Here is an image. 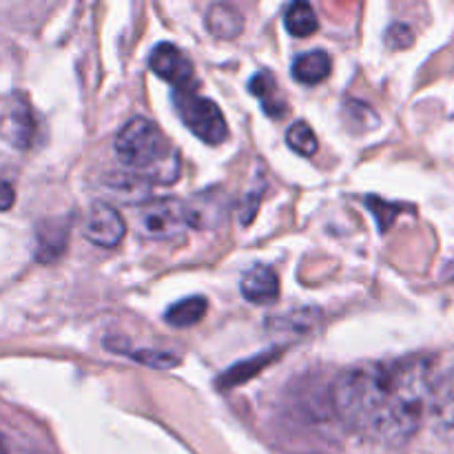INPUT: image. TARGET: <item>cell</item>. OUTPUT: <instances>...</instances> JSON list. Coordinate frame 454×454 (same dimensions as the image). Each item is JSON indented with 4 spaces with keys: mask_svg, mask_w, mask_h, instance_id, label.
Wrapping results in <instances>:
<instances>
[{
    "mask_svg": "<svg viewBox=\"0 0 454 454\" xmlns=\"http://www.w3.org/2000/svg\"><path fill=\"white\" fill-rule=\"evenodd\" d=\"M284 25H286L288 34L295 35V38H309V35H313L319 29L317 13L306 3H293L286 9Z\"/></svg>",
    "mask_w": 454,
    "mask_h": 454,
    "instance_id": "obj_12",
    "label": "cell"
},
{
    "mask_svg": "<svg viewBox=\"0 0 454 454\" xmlns=\"http://www.w3.org/2000/svg\"><path fill=\"white\" fill-rule=\"evenodd\" d=\"M433 417L443 430H454V372L439 377L433 399Z\"/></svg>",
    "mask_w": 454,
    "mask_h": 454,
    "instance_id": "obj_11",
    "label": "cell"
},
{
    "mask_svg": "<svg viewBox=\"0 0 454 454\" xmlns=\"http://www.w3.org/2000/svg\"><path fill=\"white\" fill-rule=\"evenodd\" d=\"M207 310L208 301L204 300V297H186V300H180L177 304H173L171 309L167 310V315H164V319L176 328H189L202 322Z\"/></svg>",
    "mask_w": 454,
    "mask_h": 454,
    "instance_id": "obj_10",
    "label": "cell"
},
{
    "mask_svg": "<svg viewBox=\"0 0 454 454\" xmlns=\"http://www.w3.org/2000/svg\"><path fill=\"white\" fill-rule=\"evenodd\" d=\"M207 29L220 40H233L242 34L244 16L233 4L217 3L207 13Z\"/></svg>",
    "mask_w": 454,
    "mask_h": 454,
    "instance_id": "obj_8",
    "label": "cell"
},
{
    "mask_svg": "<svg viewBox=\"0 0 454 454\" xmlns=\"http://www.w3.org/2000/svg\"><path fill=\"white\" fill-rule=\"evenodd\" d=\"M16 202V191L7 180H0V211H9Z\"/></svg>",
    "mask_w": 454,
    "mask_h": 454,
    "instance_id": "obj_18",
    "label": "cell"
},
{
    "mask_svg": "<svg viewBox=\"0 0 454 454\" xmlns=\"http://www.w3.org/2000/svg\"><path fill=\"white\" fill-rule=\"evenodd\" d=\"M437 377L430 357L362 364L337 377L333 408L362 437L399 446L419 430L430 412Z\"/></svg>",
    "mask_w": 454,
    "mask_h": 454,
    "instance_id": "obj_1",
    "label": "cell"
},
{
    "mask_svg": "<svg viewBox=\"0 0 454 454\" xmlns=\"http://www.w3.org/2000/svg\"><path fill=\"white\" fill-rule=\"evenodd\" d=\"M115 153L124 167L145 180L176 182L180 160L167 137L146 118H133L115 137Z\"/></svg>",
    "mask_w": 454,
    "mask_h": 454,
    "instance_id": "obj_2",
    "label": "cell"
},
{
    "mask_svg": "<svg viewBox=\"0 0 454 454\" xmlns=\"http://www.w3.org/2000/svg\"><path fill=\"white\" fill-rule=\"evenodd\" d=\"M0 454H7V446H4L3 437H0Z\"/></svg>",
    "mask_w": 454,
    "mask_h": 454,
    "instance_id": "obj_19",
    "label": "cell"
},
{
    "mask_svg": "<svg viewBox=\"0 0 454 454\" xmlns=\"http://www.w3.org/2000/svg\"><path fill=\"white\" fill-rule=\"evenodd\" d=\"M173 102H176L177 115L193 136H198L207 145H220L226 140L229 129H226V120L215 102L198 96L193 89L176 91Z\"/></svg>",
    "mask_w": 454,
    "mask_h": 454,
    "instance_id": "obj_3",
    "label": "cell"
},
{
    "mask_svg": "<svg viewBox=\"0 0 454 454\" xmlns=\"http://www.w3.org/2000/svg\"><path fill=\"white\" fill-rule=\"evenodd\" d=\"M149 67L155 75H160L167 82L176 84L177 91L182 89H191V80H193V62L171 43H160L158 47L151 51Z\"/></svg>",
    "mask_w": 454,
    "mask_h": 454,
    "instance_id": "obj_6",
    "label": "cell"
},
{
    "mask_svg": "<svg viewBox=\"0 0 454 454\" xmlns=\"http://www.w3.org/2000/svg\"><path fill=\"white\" fill-rule=\"evenodd\" d=\"M131 357L140 359L142 364H146V366H153V368L177 366V357H173L171 353H153V350H137V353H133Z\"/></svg>",
    "mask_w": 454,
    "mask_h": 454,
    "instance_id": "obj_17",
    "label": "cell"
},
{
    "mask_svg": "<svg viewBox=\"0 0 454 454\" xmlns=\"http://www.w3.org/2000/svg\"><path fill=\"white\" fill-rule=\"evenodd\" d=\"M9 140L16 146H27L34 137V118H31V111L27 109V105H16L9 114Z\"/></svg>",
    "mask_w": 454,
    "mask_h": 454,
    "instance_id": "obj_14",
    "label": "cell"
},
{
    "mask_svg": "<svg viewBox=\"0 0 454 454\" xmlns=\"http://www.w3.org/2000/svg\"><path fill=\"white\" fill-rule=\"evenodd\" d=\"M239 291L251 304H273L279 297V278L270 266H253L242 278Z\"/></svg>",
    "mask_w": 454,
    "mask_h": 454,
    "instance_id": "obj_7",
    "label": "cell"
},
{
    "mask_svg": "<svg viewBox=\"0 0 454 454\" xmlns=\"http://www.w3.org/2000/svg\"><path fill=\"white\" fill-rule=\"evenodd\" d=\"M251 93L260 98L262 106H264L270 115L286 114V105L279 102L278 84H275V78L269 74V71H262V74H257L255 78L251 80Z\"/></svg>",
    "mask_w": 454,
    "mask_h": 454,
    "instance_id": "obj_13",
    "label": "cell"
},
{
    "mask_svg": "<svg viewBox=\"0 0 454 454\" xmlns=\"http://www.w3.org/2000/svg\"><path fill=\"white\" fill-rule=\"evenodd\" d=\"M286 142L295 153L304 155V158H310V155L317 153V136H315V131L304 120L291 124V129L286 131Z\"/></svg>",
    "mask_w": 454,
    "mask_h": 454,
    "instance_id": "obj_16",
    "label": "cell"
},
{
    "mask_svg": "<svg viewBox=\"0 0 454 454\" xmlns=\"http://www.w3.org/2000/svg\"><path fill=\"white\" fill-rule=\"evenodd\" d=\"M84 238L100 248L118 247L127 233L122 215L105 202H96L84 217Z\"/></svg>",
    "mask_w": 454,
    "mask_h": 454,
    "instance_id": "obj_5",
    "label": "cell"
},
{
    "mask_svg": "<svg viewBox=\"0 0 454 454\" xmlns=\"http://www.w3.org/2000/svg\"><path fill=\"white\" fill-rule=\"evenodd\" d=\"M111 193L115 198H122L127 202H133L136 198H146L149 193V182L145 177L136 176V173H122V176H114L109 182Z\"/></svg>",
    "mask_w": 454,
    "mask_h": 454,
    "instance_id": "obj_15",
    "label": "cell"
},
{
    "mask_svg": "<svg viewBox=\"0 0 454 454\" xmlns=\"http://www.w3.org/2000/svg\"><path fill=\"white\" fill-rule=\"evenodd\" d=\"M333 62L331 56L322 49H315V51H306L301 56L295 58L293 62V75L295 80H300L301 84H319L331 75Z\"/></svg>",
    "mask_w": 454,
    "mask_h": 454,
    "instance_id": "obj_9",
    "label": "cell"
},
{
    "mask_svg": "<svg viewBox=\"0 0 454 454\" xmlns=\"http://www.w3.org/2000/svg\"><path fill=\"white\" fill-rule=\"evenodd\" d=\"M193 226L189 202L177 198L151 200L137 213V229L149 239H171Z\"/></svg>",
    "mask_w": 454,
    "mask_h": 454,
    "instance_id": "obj_4",
    "label": "cell"
}]
</instances>
